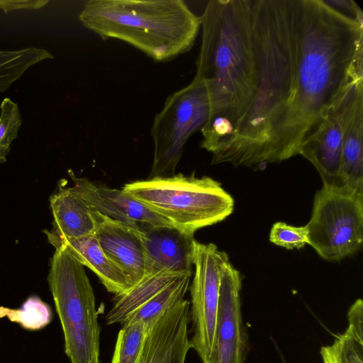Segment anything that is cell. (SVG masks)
Returning a JSON list of instances; mask_svg holds the SVG:
<instances>
[{"label":"cell","mask_w":363,"mask_h":363,"mask_svg":"<svg viewBox=\"0 0 363 363\" xmlns=\"http://www.w3.org/2000/svg\"><path fill=\"white\" fill-rule=\"evenodd\" d=\"M195 77L210 113L211 163L259 167L298 155L363 81V23L326 0H211Z\"/></svg>","instance_id":"6da1fadb"},{"label":"cell","mask_w":363,"mask_h":363,"mask_svg":"<svg viewBox=\"0 0 363 363\" xmlns=\"http://www.w3.org/2000/svg\"><path fill=\"white\" fill-rule=\"evenodd\" d=\"M78 19L104 40L125 42L156 62L189 51L201 28L182 0H90Z\"/></svg>","instance_id":"7a4b0ae2"},{"label":"cell","mask_w":363,"mask_h":363,"mask_svg":"<svg viewBox=\"0 0 363 363\" xmlns=\"http://www.w3.org/2000/svg\"><path fill=\"white\" fill-rule=\"evenodd\" d=\"M122 190L181 232L190 235L223 221L234 210V199L209 177H156L124 185Z\"/></svg>","instance_id":"3957f363"},{"label":"cell","mask_w":363,"mask_h":363,"mask_svg":"<svg viewBox=\"0 0 363 363\" xmlns=\"http://www.w3.org/2000/svg\"><path fill=\"white\" fill-rule=\"evenodd\" d=\"M48 282L70 363H99L95 296L84 266L63 245L55 247Z\"/></svg>","instance_id":"277c9868"},{"label":"cell","mask_w":363,"mask_h":363,"mask_svg":"<svg viewBox=\"0 0 363 363\" xmlns=\"http://www.w3.org/2000/svg\"><path fill=\"white\" fill-rule=\"evenodd\" d=\"M306 226L308 245L322 259L335 262L354 255L363 242V194L323 185Z\"/></svg>","instance_id":"5b68a950"},{"label":"cell","mask_w":363,"mask_h":363,"mask_svg":"<svg viewBox=\"0 0 363 363\" xmlns=\"http://www.w3.org/2000/svg\"><path fill=\"white\" fill-rule=\"evenodd\" d=\"M209 113L207 89L195 77L190 84L167 98L150 129L154 155L148 179L174 175L186 143L201 130Z\"/></svg>","instance_id":"8992f818"},{"label":"cell","mask_w":363,"mask_h":363,"mask_svg":"<svg viewBox=\"0 0 363 363\" xmlns=\"http://www.w3.org/2000/svg\"><path fill=\"white\" fill-rule=\"evenodd\" d=\"M192 262L195 274L190 286L191 306L189 315L193 335L191 347L202 363H211L216 337L220 287L223 272L230 263L228 255L213 243L194 240Z\"/></svg>","instance_id":"52a82bcc"},{"label":"cell","mask_w":363,"mask_h":363,"mask_svg":"<svg viewBox=\"0 0 363 363\" xmlns=\"http://www.w3.org/2000/svg\"><path fill=\"white\" fill-rule=\"evenodd\" d=\"M363 81L356 84L329 112L317 130L301 147L298 155L308 160L320 174L324 186H338L342 136Z\"/></svg>","instance_id":"ba28073f"},{"label":"cell","mask_w":363,"mask_h":363,"mask_svg":"<svg viewBox=\"0 0 363 363\" xmlns=\"http://www.w3.org/2000/svg\"><path fill=\"white\" fill-rule=\"evenodd\" d=\"M242 277L230 262L220 281L217 325L211 363H244L246 339L240 290Z\"/></svg>","instance_id":"9c48e42d"},{"label":"cell","mask_w":363,"mask_h":363,"mask_svg":"<svg viewBox=\"0 0 363 363\" xmlns=\"http://www.w3.org/2000/svg\"><path fill=\"white\" fill-rule=\"evenodd\" d=\"M94 216L95 235L103 251L133 286L146 276V252L139 225L112 219L95 211Z\"/></svg>","instance_id":"30bf717a"},{"label":"cell","mask_w":363,"mask_h":363,"mask_svg":"<svg viewBox=\"0 0 363 363\" xmlns=\"http://www.w3.org/2000/svg\"><path fill=\"white\" fill-rule=\"evenodd\" d=\"M190 303L182 299L150 325L140 363H184L191 347L188 336Z\"/></svg>","instance_id":"8fae6325"},{"label":"cell","mask_w":363,"mask_h":363,"mask_svg":"<svg viewBox=\"0 0 363 363\" xmlns=\"http://www.w3.org/2000/svg\"><path fill=\"white\" fill-rule=\"evenodd\" d=\"M138 225L146 252V275L166 271L191 276L193 235L172 225Z\"/></svg>","instance_id":"7c38bea8"},{"label":"cell","mask_w":363,"mask_h":363,"mask_svg":"<svg viewBox=\"0 0 363 363\" xmlns=\"http://www.w3.org/2000/svg\"><path fill=\"white\" fill-rule=\"evenodd\" d=\"M69 175L74 183L72 190L94 211L104 216L130 225H172L122 189L95 184L86 178L76 177L72 171Z\"/></svg>","instance_id":"4fadbf2b"},{"label":"cell","mask_w":363,"mask_h":363,"mask_svg":"<svg viewBox=\"0 0 363 363\" xmlns=\"http://www.w3.org/2000/svg\"><path fill=\"white\" fill-rule=\"evenodd\" d=\"M52 228L45 230L48 238H77L95 234L94 211L65 180L60 181L50 196Z\"/></svg>","instance_id":"5bb4252c"},{"label":"cell","mask_w":363,"mask_h":363,"mask_svg":"<svg viewBox=\"0 0 363 363\" xmlns=\"http://www.w3.org/2000/svg\"><path fill=\"white\" fill-rule=\"evenodd\" d=\"M54 247L65 246L83 265L92 270L108 291L121 294L132 287L128 277L106 255L95 234L77 238H48Z\"/></svg>","instance_id":"9a60e30c"},{"label":"cell","mask_w":363,"mask_h":363,"mask_svg":"<svg viewBox=\"0 0 363 363\" xmlns=\"http://www.w3.org/2000/svg\"><path fill=\"white\" fill-rule=\"evenodd\" d=\"M339 178L342 186L363 194V89L345 126Z\"/></svg>","instance_id":"2e32d148"},{"label":"cell","mask_w":363,"mask_h":363,"mask_svg":"<svg viewBox=\"0 0 363 363\" xmlns=\"http://www.w3.org/2000/svg\"><path fill=\"white\" fill-rule=\"evenodd\" d=\"M179 277L166 271L146 275L127 291L115 296L112 308L105 317L106 324H122L131 313Z\"/></svg>","instance_id":"e0dca14e"},{"label":"cell","mask_w":363,"mask_h":363,"mask_svg":"<svg viewBox=\"0 0 363 363\" xmlns=\"http://www.w3.org/2000/svg\"><path fill=\"white\" fill-rule=\"evenodd\" d=\"M190 278L185 275L177 278L131 313L123 323L142 320L150 327L160 315L184 299L189 286Z\"/></svg>","instance_id":"ac0fdd59"},{"label":"cell","mask_w":363,"mask_h":363,"mask_svg":"<svg viewBox=\"0 0 363 363\" xmlns=\"http://www.w3.org/2000/svg\"><path fill=\"white\" fill-rule=\"evenodd\" d=\"M121 325L111 363H140L149 327L142 320Z\"/></svg>","instance_id":"d6986e66"},{"label":"cell","mask_w":363,"mask_h":363,"mask_svg":"<svg viewBox=\"0 0 363 363\" xmlns=\"http://www.w3.org/2000/svg\"><path fill=\"white\" fill-rule=\"evenodd\" d=\"M4 317L18 323L26 330H37L50 323L52 310L38 296H32L26 299L20 308L0 306V318Z\"/></svg>","instance_id":"ffe728a7"},{"label":"cell","mask_w":363,"mask_h":363,"mask_svg":"<svg viewBox=\"0 0 363 363\" xmlns=\"http://www.w3.org/2000/svg\"><path fill=\"white\" fill-rule=\"evenodd\" d=\"M0 110V149L10 151L22 123L18 106L11 99L4 98Z\"/></svg>","instance_id":"44dd1931"},{"label":"cell","mask_w":363,"mask_h":363,"mask_svg":"<svg viewBox=\"0 0 363 363\" xmlns=\"http://www.w3.org/2000/svg\"><path fill=\"white\" fill-rule=\"evenodd\" d=\"M271 242L288 249H301L308 244L306 226H293L285 222L274 223L269 233Z\"/></svg>","instance_id":"7402d4cb"},{"label":"cell","mask_w":363,"mask_h":363,"mask_svg":"<svg viewBox=\"0 0 363 363\" xmlns=\"http://www.w3.org/2000/svg\"><path fill=\"white\" fill-rule=\"evenodd\" d=\"M48 0H0V9L5 13L15 10H36L45 6Z\"/></svg>","instance_id":"603a6c76"},{"label":"cell","mask_w":363,"mask_h":363,"mask_svg":"<svg viewBox=\"0 0 363 363\" xmlns=\"http://www.w3.org/2000/svg\"><path fill=\"white\" fill-rule=\"evenodd\" d=\"M327 3L337 9L338 11L345 10L351 13V17L356 21L363 23V13L359 6L350 0H326Z\"/></svg>","instance_id":"cb8c5ba5"},{"label":"cell","mask_w":363,"mask_h":363,"mask_svg":"<svg viewBox=\"0 0 363 363\" xmlns=\"http://www.w3.org/2000/svg\"><path fill=\"white\" fill-rule=\"evenodd\" d=\"M323 363H337L334 352L330 345L322 347L320 350Z\"/></svg>","instance_id":"d4e9b609"},{"label":"cell","mask_w":363,"mask_h":363,"mask_svg":"<svg viewBox=\"0 0 363 363\" xmlns=\"http://www.w3.org/2000/svg\"><path fill=\"white\" fill-rule=\"evenodd\" d=\"M10 151L0 149V164L4 163L6 161V155Z\"/></svg>","instance_id":"484cf974"}]
</instances>
